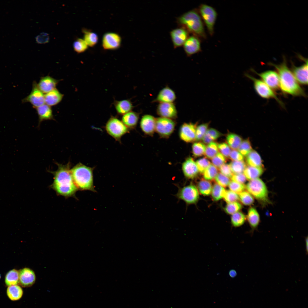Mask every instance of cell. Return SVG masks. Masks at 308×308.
Listing matches in <instances>:
<instances>
[{
  "label": "cell",
  "instance_id": "obj_1",
  "mask_svg": "<svg viewBox=\"0 0 308 308\" xmlns=\"http://www.w3.org/2000/svg\"><path fill=\"white\" fill-rule=\"evenodd\" d=\"M58 169L50 171L54 176V181L51 187L56 194L66 198L75 196L78 190L74 182L71 172L70 162L63 165L56 163Z\"/></svg>",
  "mask_w": 308,
  "mask_h": 308
},
{
  "label": "cell",
  "instance_id": "obj_2",
  "mask_svg": "<svg viewBox=\"0 0 308 308\" xmlns=\"http://www.w3.org/2000/svg\"><path fill=\"white\" fill-rule=\"evenodd\" d=\"M269 64L276 70L279 78V87L283 94L293 96H306L304 91L288 67L285 57H283V62L279 64L272 63Z\"/></svg>",
  "mask_w": 308,
  "mask_h": 308
},
{
  "label": "cell",
  "instance_id": "obj_3",
  "mask_svg": "<svg viewBox=\"0 0 308 308\" xmlns=\"http://www.w3.org/2000/svg\"><path fill=\"white\" fill-rule=\"evenodd\" d=\"M177 23L183 28L200 39H205L207 36L204 24L197 9L188 11L178 17Z\"/></svg>",
  "mask_w": 308,
  "mask_h": 308
},
{
  "label": "cell",
  "instance_id": "obj_4",
  "mask_svg": "<svg viewBox=\"0 0 308 308\" xmlns=\"http://www.w3.org/2000/svg\"><path fill=\"white\" fill-rule=\"evenodd\" d=\"M94 168L79 163L71 169L73 179L78 190L96 192L93 182V172Z\"/></svg>",
  "mask_w": 308,
  "mask_h": 308
},
{
  "label": "cell",
  "instance_id": "obj_5",
  "mask_svg": "<svg viewBox=\"0 0 308 308\" xmlns=\"http://www.w3.org/2000/svg\"><path fill=\"white\" fill-rule=\"evenodd\" d=\"M245 188L258 200L264 203L269 202L267 187L261 179L258 178L250 181L245 186Z\"/></svg>",
  "mask_w": 308,
  "mask_h": 308
},
{
  "label": "cell",
  "instance_id": "obj_6",
  "mask_svg": "<svg viewBox=\"0 0 308 308\" xmlns=\"http://www.w3.org/2000/svg\"><path fill=\"white\" fill-rule=\"evenodd\" d=\"M105 128L107 133L120 143L122 137L129 132V130L121 121L113 116L108 120Z\"/></svg>",
  "mask_w": 308,
  "mask_h": 308
},
{
  "label": "cell",
  "instance_id": "obj_7",
  "mask_svg": "<svg viewBox=\"0 0 308 308\" xmlns=\"http://www.w3.org/2000/svg\"><path fill=\"white\" fill-rule=\"evenodd\" d=\"M197 10L208 33L212 36L218 16L216 10L212 7L204 3L201 4Z\"/></svg>",
  "mask_w": 308,
  "mask_h": 308
},
{
  "label": "cell",
  "instance_id": "obj_8",
  "mask_svg": "<svg viewBox=\"0 0 308 308\" xmlns=\"http://www.w3.org/2000/svg\"><path fill=\"white\" fill-rule=\"evenodd\" d=\"M245 75L252 81L254 89L258 96L264 99H274L281 106H284L283 103L278 98L273 90L262 80L248 74H245Z\"/></svg>",
  "mask_w": 308,
  "mask_h": 308
},
{
  "label": "cell",
  "instance_id": "obj_9",
  "mask_svg": "<svg viewBox=\"0 0 308 308\" xmlns=\"http://www.w3.org/2000/svg\"><path fill=\"white\" fill-rule=\"evenodd\" d=\"M176 197L188 204L196 203L199 197L197 188L194 185L190 184L179 188Z\"/></svg>",
  "mask_w": 308,
  "mask_h": 308
},
{
  "label": "cell",
  "instance_id": "obj_10",
  "mask_svg": "<svg viewBox=\"0 0 308 308\" xmlns=\"http://www.w3.org/2000/svg\"><path fill=\"white\" fill-rule=\"evenodd\" d=\"M175 123L172 119L159 117L156 119L155 131L163 137H169L174 129Z\"/></svg>",
  "mask_w": 308,
  "mask_h": 308
},
{
  "label": "cell",
  "instance_id": "obj_11",
  "mask_svg": "<svg viewBox=\"0 0 308 308\" xmlns=\"http://www.w3.org/2000/svg\"><path fill=\"white\" fill-rule=\"evenodd\" d=\"M44 94L39 89L37 84L34 81L31 92L29 95L22 100L23 103L29 102L35 108L44 104Z\"/></svg>",
  "mask_w": 308,
  "mask_h": 308
},
{
  "label": "cell",
  "instance_id": "obj_12",
  "mask_svg": "<svg viewBox=\"0 0 308 308\" xmlns=\"http://www.w3.org/2000/svg\"><path fill=\"white\" fill-rule=\"evenodd\" d=\"M298 57L303 60L305 63L301 66L297 67L292 64V72L297 81L303 85L308 84V60L300 55Z\"/></svg>",
  "mask_w": 308,
  "mask_h": 308
},
{
  "label": "cell",
  "instance_id": "obj_13",
  "mask_svg": "<svg viewBox=\"0 0 308 308\" xmlns=\"http://www.w3.org/2000/svg\"><path fill=\"white\" fill-rule=\"evenodd\" d=\"M251 70L259 76L262 80L272 90H277L279 88V78L277 72L269 70L258 73L253 69Z\"/></svg>",
  "mask_w": 308,
  "mask_h": 308
},
{
  "label": "cell",
  "instance_id": "obj_14",
  "mask_svg": "<svg viewBox=\"0 0 308 308\" xmlns=\"http://www.w3.org/2000/svg\"><path fill=\"white\" fill-rule=\"evenodd\" d=\"M183 46L185 52L189 56L201 50L200 38L194 35L189 36Z\"/></svg>",
  "mask_w": 308,
  "mask_h": 308
},
{
  "label": "cell",
  "instance_id": "obj_15",
  "mask_svg": "<svg viewBox=\"0 0 308 308\" xmlns=\"http://www.w3.org/2000/svg\"><path fill=\"white\" fill-rule=\"evenodd\" d=\"M196 125L192 123H185L181 126L179 132L180 138L187 143L195 141Z\"/></svg>",
  "mask_w": 308,
  "mask_h": 308
},
{
  "label": "cell",
  "instance_id": "obj_16",
  "mask_svg": "<svg viewBox=\"0 0 308 308\" xmlns=\"http://www.w3.org/2000/svg\"><path fill=\"white\" fill-rule=\"evenodd\" d=\"M189 34L186 30L181 27L172 30L170 35L174 48H176L183 45L189 37Z\"/></svg>",
  "mask_w": 308,
  "mask_h": 308
},
{
  "label": "cell",
  "instance_id": "obj_17",
  "mask_svg": "<svg viewBox=\"0 0 308 308\" xmlns=\"http://www.w3.org/2000/svg\"><path fill=\"white\" fill-rule=\"evenodd\" d=\"M19 284L22 287H28L32 286L36 281V275L34 271L27 268L19 271Z\"/></svg>",
  "mask_w": 308,
  "mask_h": 308
},
{
  "label": "cell",
  "instance_id": "obj_18",
  "mask_svg": "<svg viewBox=\"0 0 308 308\" xmlns=\"http://www.w3.org/2000/svg\"><path fill=\"white\" fill-rule=\"evenodd\" d=\"M121 41V38L118 34L113 33H107L103 37L102 46L105 50L116 49L120 46Z\"/></svg>",
  "mask_w": 308,
  "mask_h": 308
},
{
  "label": "cell",
  "instance_id": "obj_19",
  "mask_svg": "<svg viewBox=\"0 0 308 308\" xmlns=\"http://www.w3.org/2000/svg\"><path fill=\"white\" fill-rule=\"evenodd\" d=\"M157 112L161 117L171 119L177 117V111L173 103H160L158 105Z\"/></svg>",
  "mask_w": 308,
  "mask_h": 308
},
{
  "label": "cell",
  "instance_id": "obj_20",
  "mask_svg": "<svg viewBox=\"0 0 308 308\" xmlns=\"http://www.w3.org/2000/svg\"><path fill=\"white\" fill-rule=\"evenodd\" d=\"M182 169L185 177L189 179L196 177L199 172L196 162L191 157L188 158L183 163Z\"/></svg>",
  "mask_w": 308,
  "mask_h": 308
},
{
  "label": "cell",
  "instance_id": "obj_21",
  "mask_svg": "<svg viewBox=\"0 0 308 308\" xmlns=\"http://www.w3.org/2000/svg\"><path fill=\"white\" fill-rule=\"evenodd\" d=\"M156 119L153 116L145 115L142 116L140 122V126L145 134L152 135L155 131Z\"/></svg>",
  "mask_w": 308,
  "mask_h": 308
},
{
  "label": "cell",
  "instance_id": "obj_22",
  "mask_svg": "<svg viewBox=\"0 0 308 308\" xmlns=\"http://www.w3.org/2000/svg\"><path fill=\"white\" fill-rule=\"evenodd\" d=\"M60 81L49 76H43L40 78L37 86L42 92L46 94L56 88Z\"/></svg>",
  "mask_w": 308,
  "mask_h": 308
},
{
  "label": "cell",
  "instance_id": "obj_23",
  "mask_svg": "<svg viewBox=\"0 0 308 308\" xmlns=\"http://www.w3.org/2000/svg\"><path fill=\"white\" fill-rule=\"evenodd\" d=\"M176 99L174 92L168 87L161 90L153 102L160 103H173Z\"/></svg>",
  "mask_w": 308,
  "mask_h": 308
},
{
  "label": "cell",
  "instance_id": "obj_24",
  "mask_svg": "<svg viewBox=\"0 0 308 308\" xmlns=\"http://www.w3.org/2000/svg\"><path fill=\"white\" fill-rule=\"evenodd\" d=\"M35 109L38 117V126L43 121L55 120L52 109L50 106L44 104Z\"/></svg>",
  "mask_w": 308,
  "mask_h": 308
},
{
  "label": "cell",
  "instance_id": "obj_25",
  "mask_svg": "<svg viewBox=\"0 0 308 308\" xmlns=\"http://www.w3.org/2000/svg\"><path fill=\"white\" fill-rule=\"evenodd\" d=\"M114 105L117 114L123 115L132 111L134 107L131 100L128 99L114 100Z\"/></svg>",
  "mask_w": 308,
  "mask_h": 308
},
{
  "label": "cell",
  "instance_id": "obj_26",
  "mask_svg": "<svg viewBox=\"0 0 308 308\" xmlns=\"http://www.w3.org/2000/svg\"><path fill=\"white\" fill-rule=\"evenodd\" d=\"M122 116L121 121L123 124L129 130L134 129L138 121L139 114L131 111Z\"/></svg>",
  "mask_w": 308,
  "mask_h": 308
},
{
  "label": "cell",
  "instance_id": "obj_27",
  "mask_svg": "<svg viewBox=\"0 0 308 308\" xmlns=\"http://www.w3.org/2000/svg\"><path fill=\"white\" fill-rule=\"evenodd\" d=\"M64 95L56 88L44 95L46 104L50 106L56 105L62 100Z\"/></svg>",
  "mask_w": 308,
  "mask_h": 308
},
{
  "label": "cell",
  "instance_id": "obj_28",
  "mask_svg": "<svg viewBox=\"0 0 308 308\" xmlns=\"http://www.w3.org/2000/svg\"><path fill=\"white\" fill-rule=\"evenodd\" d=\"M247 219L252 230H254L258 226L260 222L258 212L254 207L250 208L247 216Z\"/></svg>",
  "mask_w": 308,
  "mask_h": 308
},
{
  "label": "cell",
  "instance_id": "obj_29",
  "mask_svg": "<svg viewBox=\"0 0 308 308\" xmlns=\"http://www.w3.org/2000/svg\"><path fill=\"white\" fill-rule=\"evenodd\" d=\"M264 171L263 167L248 166L246 167L243 173L246 179L250 181L258 178L262 174Z\"/></svg>",
  "mask_w": 308,
  "mask_h": 308
},
{
  "label": "cell",
  "instance_id": "obj_30",
  "mask_svg": "<svg viewBox=\"0 0 308 308\" xmlns=\"http://www.w3.org/2000/svg\"><path fill=\"white\" fill-rule=\"evenodd\" d=\"M7 294L8 298L12 301L19 300L22 297L23 291L19 285H16L8 286Z\"/></svg>",
  "mask_w": 308,
  "mask_h": 308
},
{
  "label": "cell",
  "instance_id": "obj_31",
  "mask_svg": "<svg viewBox=\"0 0 308 308\" xmlns=\"http://www.w3.org/2000/svg\"><path fill=\"white\" fill-rule=\"evenodd\" d=\"M246 157V162L249 166L263 167L261 157L256 151L252 150Z\"/></svg>",
  "mask_w": 308,
  "mask_h": 308
},
{
  "label": "cell",
  "instance_id": "obj_32",
  "mask_svg": "<svg viewBox=\"0 0 308 308\" xmlns=\"http://www.w3.org/2000/svg\"><path fill=\"white\" fill-rule=\"evenodd\" d=\"M198 192L204 196H208L211 193L212 185L210 182L204 179H201L197 184Z\"/></svg>",
  "mask_w": 308,
  "mask_h": 308
},
{
  "label": "cell",
  "instance_id": "obj_33",
  "mask_svg": "<svg viewBox=\"0 0 308 308\" xmlns=\"http://www.w3.org/2000/svg\"><path fill=\"white\" fill-rule=\"evenodd\" d=\"M5 281L6 285L8 286L18 284L19 271L15 269L10 270L5 275Z\"/></svg>",
  "mask_w": 308,
  "mask_h": 308
},
{
  "label": "cell",
  "instance_id": "obj_34",
  "mask_svg": "<svg viewBox=\"0 0 308 308\" xmlns=\"http://www.w3.org/2000/svg\"><path fill=\"white\" fill-rule=\"evenodd\" d=\"M226 140L228 146L233 150L238 149L242 141V139L240 136L234 133L228 134Z\"/></svg>",
  "mask_w": 308,
  "mask_h": 308
},
{
  "label": "cell",
  "instance_id": "obj_35",
  "mask_svg": "<svg viewBox=\"0 0 308 308\" xmlns=\"http://www.w3.org/2000/svg\"><path fill=\"white\" fill-rule=\"evenodd\" d=\"M221 135V134L216 129L211 128L208 129L202 140L205 144H208L214 141Z\"/></svg>",
  "mask_w": 308,
  "mask_h": 308
},
{
  "label": "cell",
  "instance_id": "obj_36",
  "mask_svg": "<svg viewBox=\"0 0 308 308\" xmlns=\"http://www.w3.org/2000/svg\"><path fill=\"white\" fill-rule=\"evenodd\" d=\"M226 190L223 187L217 183L214 185L212 189L211 194L213 200L218 201L223 198Z\"/></svg>",
  "mask_w": 308,
  "mask_h": 308
},
{
  "label": "cell",
  "instance_id": "obj_37",
  "mask_svg": "<svg viewBox=\"0 0 308 308\" xmlns=\"http://www.w3.org/2000/svg\"><path fill=\"white\" fill-rule=\"evenodd\" d=\"M229 165L234 174L242 173L246 167V164L243 161H233Z\"/></svg>",
  "mask_w": 308,
  "mask_h": 308
},
{
  "label": "cell",
  "instance_id": "obj_38",
  "mask_svg": "<svg viewBox=\"0 0 308 308\" xmlns=\"http://www.w3.org/2000/svg\"><path fill=\"white\" fill-rule=\"evenodd\" d=\"M246 219L245 215L240 212H238L232 214L231 217V223L234 227H237L242 225Z\"/></svg>",
  "mask_w": 308,
  "mask_h": 308
},
{
  "label": "cell",
  "instance_id": "obj_39",
  "mask_svg": "<svg viewBox=\"0 0 308 308\" xmlns=\"http://www.w3.org/2000/svg\"><path fill=\"white\" fill-rule=\"evenodd\" d=\"M218 173L217 168L210 164L202 174L204 179L209 181L214 179Z\"/></svg>",
  "mask_w": 308,
  "mask_h": 308
},
{
  "label": "cell",
  "instance_id": "obj_40",
  "mask_svg": "<svg viewBox=\"0 0 308 308\" xmlns=\"http://www.w3.org/2000/svg\"><path fill=\"white\" fill-rule=\"evenodd\" d=\"M84 40L88 46L93 47L97 43L98 37L97 35L94 32L85 31Z\"/></svg>",
  "mask_w": 308,
  "mask_h": 308
},
{
  "label": "cell",
  "instance_id": "obj_41",
  "mask_svg": "<svg viewBox=\"0 0 308 308\" xmlns=\"http://www.w3.org/2000/svg\"><path fill=\"white\" fill-rule=\"evenodd\" d=\"M218 144L216 142H211L206 146L204 154L207 158L212 159L218 152Z\"/></svg>",
  "mask_w": 308,
  "mask_h": 308
},
{
  "label": "cell",
  "instance_id": "obj_42",
  "mask_svg": "<svg viewBox=\"0 0 308 308\" xmlns=\"http://www.w3.org/2000/svg\"><path fill=\"white\" fill-rule=\"evenodd\" d=\"M206 146L204 143L200 142H195L192 145V152L194 156L196 157H199L204 155Z\"/></svg>",
  "mask_w": 308,
  "mask_h": 308
},
{
  "label": "cell",
  "instance_id": "obj_43",
  "mask_svg": "<svg viewBox=\"0 0 308 308\" xmlns=\"http://www.w3.org/2000/svg\"><path fill=\"white\" fill-rule=\"evenodd\" d=\"M238 196L240 202L245 205H250L254 202V198L247 191H243L239 194Z\"/></svg>",
  "mask_w": 308,
  "mask_h": 308
},
{
  "label": "cell",
  "instance_id": "obj_44",
  "mask_svg": "<svg viewBox=\"0 0 308 308\" xmlns=\"http://www.w3.org/2000/svg\"><path fill=\"white\" fill-rule=\"evenodd\" d=\"M238 149V151L243 156H246L252 150L250 142L248 139L242 141Z\"/></svg>",
  "mask_w": 308,
  "mask_h": 308
},
{
  "label": "cell",
  "instance_id": "obj_45",
  "mask_svg": "<svg viewBox=\"0 0 308 308\" xmlns=\"http://www.w3.org/2000/svg\"><path fill=\"white\" fill-rule=\"evenodd\" d=\"M242 208V204L237 201L228 203L224 208V210L227 214H232L239 211Z\"/></svg>",
  "mask_w": 308,
  "mask_h": 308
},
{
  "label": "cell",
  "instance_id": "obj_46",
  "mask_svg": "<svg viewBox=\"0 0 308 308\" xmlns=\"http://www.w3.org/2000/svg\"><path fill=\"white\" fill-rule=\"evenodd\" d=\"M88 46L84 40L81 38L78 39L73 44L74 50L78 53L84 52L88 48Z\"/></svg>",
  "mask_w": 308,
  "mask_h": 308
},
{
  "label": "cell",
  "instance_id": "obj_47",
  "mask_svg": "<svg viewBox=\"0 0 308 308\" xmlns=\"http://www.w3.org/2000/svg\"><path fill=\"white\" fill-rule=\"evenodd\" d=\"M209 125L208 123H204L196 127V139L197 141L202 139L206 133Z\"/></svg>",
  "mask_w": 308,
  "mask_h": 308
},
{
  "label": "cell",
  "instance_id": "obj_48",
  "mask_svg": "<svg viewBox=\"0 0 308 308\" xmlns=\"http://www.w3.org/2000/svg\"><path fill=\"white\" fill-rule=\"evenodd\" d=\"M228 187L230 191L238 194L244 191L246 189L245 186L244 184L232 181L230 182Z\"/></svg>",
  "mask_w": 308,
  "mask_h": 308
},
{
  "label": "cell",
  "instance_id": "obj_49",
  "mask_svg": "<svg viewBox=\"0 0 308 308\" xmlns=\"http://www.w3.org/2000/svg\"><path fill=\"white\" fill-rule=\"evenodd\" d=\"M226 161L225 157L220 152L212 159V165L216 168H219L222 165L224 164Z\"/></svg>",
  "mask_w": 308,
  "mask_h": 308
},
{
  "label": "cell",
  "instance_id": "obj_50",
  "mask_svg": "<svg viewBox=\"0 0 308 308\" xmlns=\"http://www.w3.org/2000/svg\"><path fill=\"white\" fill-rule=\"evenodd\" d=\"M214 179L217 184L223 187L228 186L230 182L229 178L220 173L218 174Z\"/></svg>",
  "mask_w": 308,
  "mask_h": 308
},
{
  "label": "cell",
  "instance_id": "obj_51",
  "mask_svg": "<svg viewBox=\"0 0 308 308\" xmlns=\"http://www.w3.org/2000/svg\"><path fill=\"white\" fill-rule=\"evenodd\" d=\"M196 163L199 172L201 173H203L210 164V161L205 157L198 159Z\"/></svg>",
  "mask_w": 308,
  "mask_h": 308
},
{
  "label": "cell",
  "instance_id": "obj_52",
  "mask_svg": "<svg viewBox=\"0 0 308 308\" xmlns=\"http://www.w3.org/2000/svg\"><path fill=\"white\" fill-rule=\"evenodd\" d=\"M223 198L228 203L237 202L239 200L238 195L230 190L226 191Z\"/></svg>",
  "mask_w": 308,
  "mask_h": 308
},
{
  "label": "cell",
  "instance_id": "obj_53",
  "mask_svg": "<svg viewBox=\"0 0 308 308\" xmlns=\"http://www.w3.org/2000/svg\"><path fill=\"white\" fill-rule=\"evenodd\" d=\"M218 149L221 153L225 157H229L231 149L228 144L225 143L218 144Z\"/></svg>",
  "mask_w": 308,
  "mask_h": 308
},
{
  "label": "cell",
  "instance_id": "obj_54",
  "mask_svg": "<svg viewBox=\"0 0 308 308\" xmlns=\"http://www.w3.org/2000/svg\"><path fill=\"white\" fill-rule=\"evenodd\" d=\"M219 168L221 173L228 178H231L234 174L228 164L224 163Z\"/></svg>",
  "mask_w": 308,
  "mask_h": 308
},
{
  "label": "cell",
  "instance_id": "obj_55",
  "mask_svg": "<svg viewBox=\"0 0 308 308\" xmlns=\"http://www.w3.org/2000/svg\"><path fill=\"white\" fill-rule=\"evenodd\" d=\"M231 178L232 181L242 184L245 183L247 179L243 173L234 174Z\"/></svg>",
  "mask_w": 308,
  "mask_h": 308
},
{
  "label": "cell",
  "instance_id": "obj_56",
  "mask_svg": "<svg viewBox=\"0 0 308 308\" xmlns=\"http://www.w3.org/2000/svg\"><path fill=\"white\" fill-rule=\"evenodd\" d=\"M229 157L233 161H243L244 156L238 151L233 150L230 153Z\"/></svg>",
  "mask_w": 308,
  "mask_h": 308
},
{
  "label": "cell",
  "instance_id": "obj_57",
  "mask_svg": "<svg viewBox=\"0 0 308 308\" xmlns=\"http://www.w3.org/2000/svg\"><path fill=\"white\" fill-rule=\"evenodd\" d=\"M36 40L37 42L38 43H46L49 41V36L47 33H42L37 36Z\"/></svg>",
  "mask_w": 308,
  "mask_h": 308
},
{
  "label": "cell",
  "instance_id": "obj_58",
  "mask_svg": "<svg viewBox=\"0 0 308 308\" xmlns=\"http://www.w3.org/2000/svg\"><path fill=\"white\" fill-rule=\"evenodd\" d=\"M229 274V276L232 278H234L237 275L236 272L234 270H230Z\"/></svg>",
  "mask_w": 308,
  "mask_h": 308
},
{
  "label": "cell",
  "instance_id": "obj_59",
  "mask_svg": "<svg viewBox=\"0 0 308 308\" xmlns=\"http://www.w3.org/2000/svg\"><path fill=\"white\" fill-rule=\"evenodd\" d=\"M1 275L0 274V278H1Z\"/></svg>",
  "mask_w": 308,
  "mask_h": 308
}]
</instances>
